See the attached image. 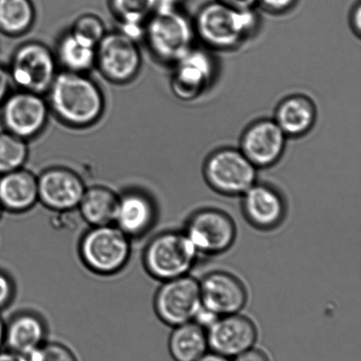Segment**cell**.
Returning <instances> with one entry per match:
<instances>
[{"label": "cell", "mask_w": 361, "mask_h": 361, "mask_svg": "<svg viewBox=\"0 0 361 361\" xmlns=\"http://www.w3.org/2000/svg\"><path fill=\"white\" fill-rule=\"evenodd\" d=\"M218 1L242 10H255V7L258 6V0H218Z\"/></svg>", "instance_id": "836d02e7"}, {"label": "cell", "mask_w": 361, "mask_h": 361, "mask_svg": "<svg viewBox=\"0 0 361 361\" xmlns=\"http://www.w3.org/2000/svg\"><path fill=\"white\" fill-rule=\"evenodd\" d=\"M0 361H27V357L18 353L7 351H0Z\"/></svg>", "instance_id": "d590c367"}, {"label": "cell", "mask_w": 361, "mask_h": 361, "mask_svg": "<svg viewBox=\"0 0 361 361\" xmlns=\"http://www.w3.org/2000/svg\"><path fill=\"white\" fill-rule=\"evenodd\" d=\"M317 117V106L312 99L295 94L279 102L274 119L288 138H298L312 130Z\"/></svg>", "instance_id": "ffe728a7"}, {"label": "cell", "mask_w": 361, "mask_h": 361, "mask_svg": "<svg viewBox=\"0 0 361 361\" xmlns=\"http://www.w3.org/2000/svg\"><path fill=\"white\" fill-rule=\"evenodd\" d=\"M169 350L175 361H197L209 351L207 330L195 321L174 327Z\"/></svg>", "instance_id": "d4e9b609"}, {"label": "cell", "mask_w": 361, "mask_h": 361, "mask_svg": "<svg viewBox=\"0 0 361 361\" xmlns=\"http://www.w3.org/2000/svg\"><path fill=\"white\" fill-rule=\"evenodd\" d=\"M202 307L221 317L239 314L247 302V292L235 275L224 271L209 272L200 281Z\"/></svg>", "instance_id": "7c38bea8"}, {"label": "cell", "mask_w": 361, "mask_h": 361, "mask_svg": "<svg viewBox=\"0 0 361 361\" xmlns=\"http://www.w3.org/2000/svg\"><path fill=\"white\" fill-rule=\"evenodd\" d=\"M233 361H270L263 350L251 348L233 358Z\"/></svg>", "instance_id": "1f68e13d"}, {"label": "cell", "mask_w": 361, "mask_h": 361, "mask_svg": "<svg viewBox=\"0 0 361 361\" xmlns=\"http://www.w3.org/2000/svg\"><path fill=\"white\" fill-rule=\"evenodd\" d=\"M197 361H232L231 359L226 358L225 356L218 355L214 352H207L198 359Z\"/></svg>", "instance_id": "8d00e7d4"}, {"label": "cell", "mask_w": 361, "mask_h": 361, "mask_svg": "<svg viewBox=\"0 0 361 361\" xmlns=\"http://www.w3.org/2000/svg\"><path fill=\"white\" fill-rule=\"evenodd\" d=\"M54 54L56 63L67 72L87 73L95 66L97 46L67 30L56 42Z\"/></svg>", "instance_id": "7402d4cb"}, {"label": "cell", "mask_w": 361, "mask_h": 361, "mask_svg": "<svg viewBox=\"0 0 361 361\" xmlns=\"http://www.w3.org/2000/svg\"><path fill=\"white\" fill-rule=\"evenodd\" d=\"M142 64L137 41L118 30L107 32L97 46L94 69L109 83H132L139 76Z\"/></svg>", "instance_id": "ba28073f"}, {"label": "cell", "mask_w": 361, "mask_h": 361, "mask_svg": "<svg viewBox=\"0 0 361 361\" xmlns=\"http://www.w3.org/2000/svg\"><path fill=\"white\" fill-rule=\"evenodd\" d=\"M183 232L200 256H218L226 252L235 244L237 235L231 215L216 208L193 212Z\"/></svg>", "instance_id": "30bf717a"}, {"label": "cell", "mask_w": 361, "mask_h": 361, "mask_svg": "<svg viewBox=\"0 0 361 361\" xmlns=\"http://www.w3.org/2000/svg\"><path fill=\"white\" fill-rule=\"evenodd\" d=\"M14 285L8 275L0 271V310L5 309L12 302Z\"/></svg>", "instance_id": "f546056e"}, {"label": "cell", "mask_w": 361, "mask_h": 361, "mask_svg": "<svg viewBox=\"0 0 361 361\" xmlns=\"http://www.w3.org/2000/svg\"><path fill=\"white\" fill-rule=\"evenodd\" d=\"M118 196L109 187H87L78 210L81 218L91 227L114 225Z\"/></svg>", "instance_id": "603a6c76"}, {"label": "cell", "mask_w": 361, "mask_h": 361, "mask_svg": "<svg viewBox=\"0 0 361 361\" xmlns=\"http://www.w3.org/2000/svg\"><path fill=\"white\" fill-rule=\"evenodd\" d=\"M28 154L27 141L5 130L0 133V175L24 168Z\"/></svg>", "instance_id": "4316f807"}, {"label": "cell", "mask_w": 361, "mask_h": 361, "mask_svg": "<svg viewBox=\"0 0 361 361\" xmlns=\"http://www.w3.org/2000/svg\"><path fill=\"white\" fill-rule=\"evenodd\" d=\"M288 136L274 119L257 120L242 136L240 150L257 169L271 167L284 154Z\"/></svg>", "instance_id": "5bb4252c"}, {"label": "cell", "mask_w": 361, "mask_h": 361, "mask_svg": "<svg viewBox=\"0 0 361 361\" xmlns=\"http://www.w3.org/2000/svg\"><path fill=\"white\" fill-rule=\"evenodd\" d=\"M351 24L355 34L360 37L361 31V6L360 3L357 4L353 10L351 16Z\"/></svg>", "instance_id": "e575fe53"}, {"label": "cell", "mask_w": 361, "mask_h": 361, "mask_svg": "<svg viewBox=\"0 0 361 361\" xmlns=\"http://www.w3.org/2000/svg\"><path fill=\"white\" fill-rule=\"evenodd\" d=\"M130 240L115 225L94 226L88 230L80 240L81 260L94 273H118L130 259Z\"/></svg>", "instance_id": "8992f818"}, {"label": "cell", "mask_w": 361, "mask_h": 361, "mask_svg": "<svg viewBox=\"0 0 361 361\" xmlns=\"http://www.w3.org/2000/svg\"><path fill=\"white\" fill-rule=\"evenodd\" d=\"M109 9L118 21L123 34L139 40L144 27L157 10V0H109Z\"/></svg>", "instance_id": "cb8c5ba5"}, {"label": "cell", "mask_w": 361, "mask_h": 361, "mask_svg": "<svg viewBox=\"0 0 361 361\" xmlns=\"http://www.w3.org/2000/svg\"><path fill=\"white\" fill-rule=\"evenodd\" d=\"M193 23L197 37L209 48L229 51L256 33L259 19L255 10L237 9L214 0L201 7Z\"/></svg>", "instance_id": "7a4b0ae2"}, {"label": "cell", "mask_w": 361, "mask_h": 361, "mask_svg": "<svg viewBox=\"0 0 361 361\" xmlns=\"http://www.w3.org/2000/svg\"><path fill=\"white\" fill-rule=\"evenodd\" d=\"M5 335H6V323L1 316H0V348L3 345H5Z\"/></svg>", "instance_id": "74e56055"}, {"label": "cell", "mask_w": 361, "mask_h": 361, "mask_svg": "<svg viewBox=\"0 0 361 361\" xmlns=\"http://www.w3.org/2000/svg\"><path fill=\"white\" fill-rule=\"evenodd\" d=\"M37 184L39 201L63 213L76 210L87 189L82 178L65 166L45 169L37 176Z\"/></svg>", "instance_id": "4fadbf2b"}, {"label": "cell", "mask_w": 361, "mask_h": 361, "mask_svg": "<svg viewBox=\"0 0 361 361\" xmlns=\"http://www.w3.org/2000/svg\"><path fill=\"white\" fill-rule=\"evenodd\" d=\"M201 307L200 281L190 275L162 282L154 298L159 319L173 328L194 321Z\"/></svg>", "instance_id": "8fae6325"}, {"label": "cell", "mask_w": 361, "mask_h": 361, "mask_svg": "<svg viewBox=\"0 0 361 361\" xmlns=\"http://www.w3.org/2000/svg\"><path fill=\"white\" fill-rule=\"evenodd\" d=\"M45 95L49 111L71 129H88L104 114V91L87 73L59 71Z\"/></svg>", "instance_id": "6da1fadb"}, {"label": "cell", "mask_w": 361, "mask_h": 361, "mask_svg": "<svg viewBox=\"0 0 361 361\" xmlns=\"http://www.w3.org/2000/svg\"><path fill=\"white\" fill-rule=\"evenodd\" d=\"M47 328L44 319L32 312L14 316L6 324L5 344L9 351L27 356L46 342Z\"/></svg>", "instance_id": "44dd1931"}, {"label": "cell", "mask_w": 361, "mask_h": 361, "mask_svg": "<svg viewBox=\"0 0 361 361\" xmlns=\"http://www.w3.org/2000/svg\"><path fill=\"white\" fill-rule=\"evenodd\" d=\"M157 219V206L147 194L129 190L118 196L114 225L130 239L146 235Z\"/></svg>", "instance_id": "ac0fdd59"}, {"label": "cell", "mask_w": 361, "mask_h": 361, "mask_svg": "<svg viewBox=\"0 0 361 361\" xmlns=\"http://www.w3.org/2000/svg\"><path fill=\"white\" fill-rule=\"evenodd\" d=\"M174 67L171 88L172 93L179 100L192 101L200 97L214 81V59L201 49H191Z\"/></svg>", "instance_id": "2e32d148"}, {"label": "cell", "mask_w": 361, "mask_h": 361, "mask_svg": "<svg viewBox=\"0 0 361 361\" xmlns=\"http://www.w3.org/2000/svg\"><path fill=\"white\" fill-rule=\"evenodd\" d=\"M198 256L183 231H167L147 244L144 264L152 277L164 282L189 275Z\"/></svg>", "instance_id": "277c9868"}, {"label": "cell", "mask_w": 361, "mask_h": 361, "mask_svg": "<svg viewBox=\"0 0 361 361\" xmlns=\"http://www.w3.org/2000/svg\"><path fill=\"white\" fill-rule=\"evenodd\" d=\"M298 0H258V6L268 12L283 13L291 10Z\"/></svg>", "instance_id": "4dcf8cb0"}, {"label": "cell", "mask_w": 361, "mask_h": 361, "mask_svg": "<svg viewBox=\"0 0 361 361\" xmlns=\"http://www.w3.org/2000/svg\"><path fill=\"white\" fill-rule=\"evenodd\" d=\"M3 208L1 206V203H0V218H1V215H2V213H3Z\"/></svg>", "instance_id": "f35d334b"}, {"label": "cell", "mask_w": 361, "mask_h": 361, "mask_svg": "<svg viewBox=\"0 0 361 361\" xmlns=\"http://www.w3.org/2000/svg\"><path fill=\"white\" fill-rule=\"evenodd\" d=\"M37 10L32 0H0V32L19 37L33 28Z\"/></svg>", "instance_id": "484cf974"}, {"label": "cell", "mask_w": 361, "mask_h": 361, "mask_svg": "<svg viewBox=\"0 0 361 361\" xmlns=\"http://www.w3.org/2000/svg\"><path fill=\"white\" fill-rule=\"evenodd\" d=\"M257 168L242 151L223 148L205 161L204 178L216 193L225 196H242L257 182Z\"/></svg>", "instance_id": "52a82bcc"}, {"label": "cell", "mask_w": 361, "mask_h": 361, "mask_svg": "<svg viewBox=\"0 0 361 361\" xmlns=\"http://www.w3.org/2000/svg\"><path fill=\"white\" fill-rule=\"evenodd\" d=\"M286 208L283 194L269 184L256 182L242 196L244 218L259 231L269 232L279 227L284 221Z\"/></svg>", "instance_id": "e0dca14e"}, {"label": "cell", "mask_w": 361, "mask_h": 361, "mask_svg": "<svg viewBox=\"0 0 361 361\" xmlns=\"http://www.w3.org/2000/svg\"><path fill=\"white\" fill-rule=\"evenodd\" d=\"M27 361H78L74 353L60 343L45 342L28 355Z\"/></svg>", "instance_id": "f1b7e54d"}, {"label": "cell", "mask_w": 361, "mask_h": 361, "mask_svg": "<svg viewBox=\"0 0 361 361\" xmlns=\"http://www.w3.org/2000/svg\"><path fill=\"white\" fill-rule=\"evenodd\" d=\"M70 30L95 46H97L108 32L104 20L94 13L81 14L74 20Z\"/></svg>", "instance_id": "83f0119b"}, {"label": "cell", "mask_w": 361, "mask_h": 361, "mask_svg": "<svg viewBox=\"0 0 361 361\" xmlns=\"http://www.w3.org/2000/svg\"><path fill=\"white\" fill-rule=\"evenodd\" d=\"M194 23L178 6L157 9L144 27L148 51L164 64L174 66L193 48Z\"/></svg>", "instance_id": "3957f363"}, {"label": "cell", "mask_w": 361, "mask_h": 361, "mask_svg": "<svg viewBox=\"0 0 361 361\" xmlns=\"http://www.w3.org/2000/svg\"><path fill=\"white\" fill-rule=\"evenodd\" d=\"M38 200L37 176L25 168L0 175V203L4 211L23 213Z\"/></svg>", "instance_id": "d6986e66"}, {"label": "cell", "mask_w": 361, "mask_h": 361, "mask_svg": "<svg viewBox=\"0 0 361 361\" xmlns=\"http://www.w3.org/2000/svg\"><path fill=\"white\" fill-rule=\"evenodd\" d=\"M207 335L209 351L233 359L256 344L257 329L239 313L219 317L207 329Z\"/></svg>", "instance_id": "9a60e30c"}, {"label": "cell", "mask_w": 361, "mask_h": 361, "mask_svg": "<svg viewBox=\"0 0 361 361\" xmlns=\"http://www.w3.org/2000/svg\"><path fill=\"white\" fill-rule=\"evenodd\" d=\"M12 85L8 70L5 66L0 65V105L10 93Z\"/></svg>", "instance_id": "d6a6232c"}, {"label": "cell", "mask_w": 361, "mask_h": 361, "mask_svg": "<svg viewBox=\"0 0 361 361\" xmlns=\"http://www.w3.org/2000/svg\"><path fill=\"white\" fill-rule=\"evenodd\" d=\"M49 113L44 95L26 90L11 91L0 105L4 130L27 141L44 132Z\"/></svg>", "instance_id": "9c48e42d"}, {"label": "cell", "mask_w": 361, "mask_h": 361, "mask_svg": "<svg viewBox=\"0 0 361 361\" xmlns=\"http://www.w3.org/2000/svg\"><path fill=\"white\" fill-rule=\"evenodd\" d=\"M7 70L18 90L44 95L59 72L54 52L39 41L24 42L18 46Z\"/></svg>", "instance_id": "5b68a950"}]
</instances>
